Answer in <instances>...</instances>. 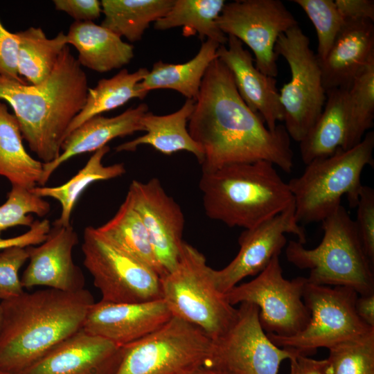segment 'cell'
<instances>
[{"instance_id": "1", "label": "cell", "mask_w": 374, "mask_h": 374, "mask_svg": "<svg viewBox=\"0 0 374 374\" xmlns=\"http://www.w3.org/2000/svg\"><path fill=\"white\" fill-rule=\"evenodd\" d=\"M200 147L202 172L223 166L265 161L290 172L294 154L283 125L269 130L240 96L233 77L218 58L208 67L188 122Z\"/></svg>"}, {"instance_id": "2", "label": "cell", "mask_w": 374, "mask_h": 374, "mask_svg": "<svg viewBox=\"0 0 374 374\" xmlns=\"http://www.w3.org/2000/svg\"><path fill=\"white\" fill-rule=\"evenodd\" d=\"M88 90L87 74L68 46L50 75L38 84L0 75V99L11 106L23 139L43 163L60 154L69 126L84 107Z\"/></svg>"}, {"instance_id": "3", "label": "cell", "mask_w": 374, "mask_h": 374, "mask_svg": "<svg viewBox=\"0 0 374 374\" xmlns=\"http://www.w3.org/2000/svg\"><path fill=\"white\" fill-rule=\"evenodd\" d=\"M91 292L47 288L1 301L0 369L19 374L82 328Z\"/></svg>"}, {"instance_id": "4", "label": "cell", "mask_w": 374, "mask_h": 374, "mask_svg": "<svg viewBox=\"0 0 374 374\" xmlns=\"http://www.w3.org/2000/svg\"><path fill=\"white\" fill-rule=\"evenodd\" d=\"M199 188L206 216L229 227L252 228L294 202L288 184L274 165L265 161L202 172Z\"/></svg>"}, {"instance_id": "5", "label": "cell", "mask_w": 374, "mask_h": 374, "mask_svg": "<svg viewBox=\"0 0 374 374\" xmlns=\"http://www.w3.org/2000/svg\"><path fill=\"white\" fill-rule=\"evenodd\" d=\"M320 244L306 249L299 241L287 243V261L301 269H309L308 283L345 286L358 294L374 293L373 263L366 256L355 221L341 204L322 221Z\"/></svg>"}, {"instance_id": "6", "label": "cell", "mask_w": 374, "mask_h": 374, "mask_svg": "<svg viewBox=\"0 0 374 374\" xmlns=\"http://www.w3.org/2000/svg\"><path fill=\"white\" fill-rule=\"evenodd\" d=\"M374 132L348 150L338 148L330 156L314 159L303 172L287 182L299 223L322 222L341 205L346 195L356 208L363 185L361 175L366 166L373 167Z\"/></svg>"}, {"instance_id": "7", "label": "cell", "mask_w": 374, "mask_h": 374, "mask_svg": "<svg viewBox=\"0 0 374 374\" xmlns=\"http://www.w3.org/2000/svg\"><path fill=\"white\" fill-rule=\"evenodd\" d=\"M204 254L184 242L176 267L160 277L161 299L173 317L201 328L213 340L233 324L238 308L215 285Z\"/></svg>"}, {"instance_id": "8", "label": "cell", "mask_w": 374, "mask_h": 374, "mask_svg": "<svg viewBox=\"0 0 374 374\" xmlns=\"http://www.w3.org/2000/svg\"><path fill=\"white\" fill-rule=\"evenodd\" d=\"M213 339L176 317L144 337L123 346L115 374H190L208 364Z\"/></svg>"}, {"instance_id": "9", "label": "cell", "mask_w": 374, "mask_h": 374, "mask_svg": "<svg viewBox=\"0 0 374 374\" xmlns=\"http://www.w3.org/2000/svg\"><path fill=\"white\" fill-rule=\"evenodd\" d=\"M358 295L348 287H331L307 282L303 294V302L310 313L307 326L290 337L266 334L276 346L306 356L319 348L329 349L363 336L374 330V328L364 323L357 314L355 302Z\"/></svg>"}, {"instance_id": "10", "label": "cell", "mask_w": 374, "mask_h": 374, "mask_svg": "<svg viewBox=\"0 0 374 374\" xmlns=\"http://www.w3.org/2000/svg\"><path fill=\"white\" fill-rule=\"evenodd\" d=\"M274 51L290 69L291 79L279 91L280 102L284 126L299 143L319 118L326 100L319 60L299 25L279 35Z\"/></svg>"}, {"instance_id": "11", "label": "cell", "mask_w": 374, "mask_h": 374, "mask_svg": "<svg viewBox=\"0 0 374 374\" xmlns=\"http://www.w3.org/2000/svg\"><path fill=\"white\" fill-rule=\"evenodd\" d=\"M82 250L84 265L100 292L101 301L127 303L161 299L159 274L117 248L96 228L84 229Z\"/></svg>"}, {"instance_id": "12", "label": "cell", "mask_w": 374, "mask_h": 374, "mask_svg": "<svg viewBox=\"0 0 374 374\" xmlns=\"http://www.w3.org/2000/svg\"><path fill=\"white\" fill-rule=\"evenodd\" d=\"M307 278H284L275 256L268 265L249 282L237 285L225 297L230 304L250 303L259 309V322L266 333L292 337L308 325L310 313L303 300Z\"/></svg>"}, {"instance_id": "13", "label": "cell", "mask_w": 374, "mask_h": 374, "mask_svg": "<svg viewBox=\"0 0 374 374\" xmlns=\"http://www.w3.org/2000/svg\"><path fill=\"white\" fill-rule=\"evenodd\" d=\"M259 309L242 303L230 328L213 340L208 364L227 374H278L280 364L299 355L276 346L259 322Z\"/></svg>"}, {"instance_id": "14", "label": "cell", "mask_w": 374, "mask_h": 374, "mask_svg": "<svg viewBox=\"0 0 374 374\" xmlns=\"http://www.w3.org/2000/svg\"><path fill=\"white\" fill-rule=\"evenodd\" d=\"M217 26L227 36L238 38L254 54L255 66L265 75H278L274 51L279 35L298 25L279 0H238L226 3Z\"/></svg>"}, {"instance_id": "15", "label": "cell", "mask_w": 374, "mask_h": 374, "mask_svg": "<svg viewBox=\"0 0 374 374\" xmlns=\"http://www.w3.org/2000/svg\"><path fill=\"white\" fill-rule=\"evenodd\" d=\"M285 233L295 235L303 244L306 242L305 231L295 217L294 202L283 211L240 234L235 257L224 268L213 269L217 290L225 294L242 279L260 273L287 244Z\"/></svg>"}, {"instance_id": "16", "label": "cell", "mask_w": 374, "mask_h": 374, "mask_svg": "<svg viewBox=\"0 0 374 374\" xmlns=\"http://www.w3.org/2000/svg\"><path fill=\"white\" fill-rule=\"evenodd\" d=\"M126 198L148 233L164 276L176 267L184 242L182 210L155 177L146 182L133 180Z\"/></svg>"}, {"instance_id": "17", "label": "cell", "mask_w": 374, "mask_h": 374, "mask_svg": "<svg viewBox=\"0 0 374 374\" xmlns=\"http://www.w3.org/2000/svg\"><path fill=\"white\" fill-rule=\"evenodd\" d=\"M78 243V234L72 226L53 224L40 245L27 247L29 263L21 278L23 287L44 286L63 292L84 289V274L72 257Z\"/></svg>"}, {"instance_id": "18", "label": "cell", "mask_w": 374, "mask_h": 374, "mask_svg": "<svg viewBox=\"0 0 374 374\" xmlns=\"http://www.w3.org/2000/svg\"><path fill=\"white\" fill-rule=\"evenodd\" d=\"M172 317L162 299L127 303L100 300L90 306L82 329L125 346L152 332Z\"/></svg>"}, {"instance_id": "19", "label": "cell", "mask_w": 374, "mask_h": 374, "mask_svg": "<svg viewBox=\"0 0 374 374\" xmlns=\"http://www.w3.org/2000/svg\"><path fill=\"white\" fill-rule=\"evenodd\" d=\"M123 346L82 328L19 374H115Z\"/></svg>"}, {"instance_id": "20", "label": "cell", "mask_w": 374, "mask_h": 374, "mask_svg": "<svg viewBox=\"0 0 374 374\" xmlns=\"http://www.w3.org/2000/svg\"><path fill=\"white\" fill-rule=\"evenodd\" d=\"M217 55L231 71L246 105L260 116L269 130H275L277 122L284 120L275 78L256 69L251 53L234 36L228 35L226 46L220 45Z\"/></svg>"}, {"instance_id": "21", "label": "cell", "mask_w": 374, "mask_h": 374, "mask_svg": "<svg viewBox=\"0 0 374 374\" xmlns=\"http://www.w3.org/2000/svg\"><path fill=\"white\" fill-rule=\"evenodd\" d=\"M373 59V21L345 20L328 53L319 61L326 92L335 89L348 90L357 75Z\"/></svg>"}, {"instance_id": "22", "label": "cell", "mask_w": 374, "mask_h": 374, "mask_svg": "<svg viewBox=\"0 0 374 374\" xmlns=\"http://www.w3.org/2000/svg\"><path fill=\"white\" fill-rule=\"evenodd\" d=\"M148 112V105L141 103L114 117L97 115L84 122L64 139L59 157L51 162L43 163L44 172L40 186H44L52 173L73 157L95 152L115 138L144 131L141 119Z\"/></svg>"}, {"instance_id": "23", "label": "cell", "mask_w": 374, "mask_h": 374, "mask_svg": "<svg viewBox=\"0 0 374 374\" xmlns=\"http://www.w3.org/2000/svg\"><path fill=\"white\" fill-rule=\"evenodd\" d=\"M66 38L76 48L80 66L99 73L121 69L134 57L133 45L93 21H74Z\"/></svg>"}, {"instance_id": "24", "label": "cell", "mask_w": 374, "mask_h": 374, "mask_svg": "<svg viewBox=\"0 0 374 374\" xmlns=\"http://www.w3.org/2000/svg\"><path fill=\"white\" fill-rule=\"evenodd\" d=\"M194 104L193 100L187 99L180 109L166 115L146 112L141 119L146 134L118 145L116 151L134 152L139 145H148L166 155L187 151L193 154L200 164L203 159L202 151L189 134L187 125Z\"/></svg>"}, {"instance_id": "25", "label": "cell", "mask_w": 374, "mask_h": 374, "mask_svg": "<svg viewBox=\"0 0 374 374\" xmlns=\"http://www.w3.org/2000/svg\"><path fill=\"white\" fill-rule=\"evenodd\" d=\"M220 45L211 39L203 42L195 57L182 64H171L159 60L139 82V89L148 93L159 89L175 90L187 99L196 100L203 77L211 64L217 58Z\"/></svg>"}, {"instance_id": "26", "label": "cell", "mask_w": 374, "mask_h": 374, "mask_svg": "<svg viewBox=\"0 0 374 374\" xmlns=\"http://www.w3.org/2000/svg\"><path fill=\"white\" fill-rule=\"evenodd\" d=\"M348 91L335 89L326 92V100L321 115L299 142L301 159L305 165L343 148L347 131Z\"/></svg>"}, {"instance_id": "27", "label": "cell", "mask_w": 374, "mask_h": 374, "mask_svg": "<svg viewBox=\"0 0 374 374\" xmlns=\"http://www.w3.org/2000/svg\"><path fill=\"white\" fill-rule=\"evenodd\" d=\"M22 139L17 118L0 102V175L6 177L12 186L30 190L41 184L43 162L28 154Z\"/></svg>"}, {"instance_id": "28", "label": "cell", "mask_w": 374, "mask_h": 374, "mask_svg": "<svg viewBox=\"0 0 374 374\" xmlns=\"http://www.w3.org/2000/svg\"><path fill=\"white\" fill-rule=\"evenodd\" d=\"M96 229L117 248L154 270L160 277L163 276L148 233L126 197L114 216Z\"/></svg>"}, {"instance_id": "29", "label": "cell", "mask_w": 374, "mask_h": 374, "mask_svg": "<svg viewBox=\"0 0 374 374\" xmlns=\"http://www.w3.org/2000/svg\"><path fill=\"white\" fill-rule=\"evenodd\" d=\"M225 3L224 0H174L168 12L154 23V28L166 30L182 27L186 37L198 35L226 45L228 36L216 24Z\"/></svg>"}, {"instance_id": "30", "label": "cell", "mask_w": 374, "mask_h": 374, "mask_svg": "<svg viewBox=\"0 0 374 374\" xmlns=\"http://www.w3.org/2000/svg\"><path fill=\"white\" fill-rule=\"evenodd\" d=\"M174 0H103L101 26L130 42L141 39L151 23L163 17Z\"/></svg>"}, {"instance_id": "31", "label": "cell", "mask_w": 374, "mask_h": 374, "mask_svg": "<svg viewBox=\"0 0 374 374\" xmlns=\"http://www.w3.org/2000/svg\"><path fill=\"white\" fill-rule=\"evenodd\" d=\"M148 71L140 68L130 73L123 69L110 78L100 79L95 87L89 88L84 107L69 126L66 136L93 116L116 109L133 98L143 99L148 94L139 89V84Z\"/></svg>"}, {"instance_id": "32", "label": "cell", "mask_w": 374, "mask_h": 374, "mask_svg": "<svg viewBox=\"0 0 374 374\" xmlns=\"http://www.w3.org/2000/svg\"><path fill=\"white\" fill-rule=\"evenodd\" d=\"M109 151L105 145L91 155L86 165L65 184L54 187L36 186L30 191L40 197H51L60 203V217L53 224L68 226L72 210L82 192L92 183L122 176L126 170L123 163L104 166L103 159Z\"/></svg>"}, {"instance_id": "33", "label": "cell", "mask_w": 374, "mask_h": 374, "mask_svg": "<svg viewBox=\"0 0 374 374\" xmlns=\"http://www.w3.org/2000/svg\"><path fill=\"white\" fill-rule=\"evenodd\" d=\"M19 38L18 73L31 84H38L51 73L66 46V35L60 32L48 38L39 27L16 32Z\"/></svg>"}, {"instance_id": "34", "label": "cell", "mask_w": 374, "mask_h": 374, "mask_svg": "<svg viewBox=\"0 0 374 374\" xmlns=\"http://www.w3.org/2000/svg\"><path fill=\"white\" fill-rule=\"evenodd\" d=\"M347 131L343 150L358 144L374 121V59L360 71L348 91Z\"/></svg>"}, {"instance_id": "35", "label": "cell", "mask_w": 374, "mask_h": 374, "mask_svg": "<svg viewBox=\"0 0 374 374\" xmlns=\"http://www.w3.org/2000/svg\"><path fill=\"white\" fill-rule=\"evenodd\" d=\"M328 350V374H374V330Z\"/></svg>"}, {"instance_id": "36", "label": "cell", "mask_w": 374, "mask_h": 374, "mask_svg": "<svg viewBox=\"0 0 374 374\" xmlns=\"http://www.w3.org/2000/svg\"><path fill=\"white\" fill-rule=\"evenodd\" d=\"M306 13L315 28L317 57L322 61L328 53L345 20L332 0H294Z\"/></svg>"}, {"instance_id": "37", "label": "cell", "mask_w": 374, "mask_h": 374, "mask_svg": "<svg viewBox=\"0 0 374 374\" xmlns=\"http://www.w3.org/2000/svg\"><path fill=\"white\" fill-rule=\"evenodd\" d=\"M50 204L25 188L12 186L7 199L0 206V233L16 226H31L34 218L31 213L39 217L47 215Z\"/></svg>"}, {"instance_id": "38", "label": "cell", "mask_w": 374, "mask_h": 374, "mask_svg": "<svg viewBox=\"0 0 374 374\" xmlns=\"http://www.w3.org/2000/svg\"><path fill=\"white\" fill-rule=\"evenodd\" d=\"M27 247L12 246L0 252V300H9L24 292L19 271L28 260Z\"/></svg>"}, {"instance_id": "39", "label": "cell", "mask_w": 374, "mask_h": 374, "mask_svg": "<svg viewBox=\"0 0 374 374\" xmlns=\"http://www.w3.org/2000/svg\"><path fill=\"white\" fill-rule=\"evenodd\" d=\"M355 221L357 231L368 258L374 264V189L362 186Z\"/></svg>"}, {"instance_id": "40", "label": "cell", "mask_w": 374, "mask_h": 374, "mask_svg": "<svg viewBox=\"0 0 374 374\" xmlns=\"http://www.w3.org/2000/svg\"><path fill=\"white\" fill-rule=\"evenodd\" d=\"M19 38L8 31L0 20V75L26 82L18 73Z\"/></svg>"}, {"instance_id": "41", "label": "cell", "mask_w": 374, "mask_h": 374, "mask_svg": "<svg viewBox=\"0 0 374 374\" xmlns=\"http://www.w3.org/2000/svg\"><path fill=\"white\" fill-rule=\"evenodd\" d=\"M57 10L67 13L75 21H93L102 12L100 1L98 0H54Z\"/></svg>"}, {"instance_id": "42", "label": "cell", "mask_w": 374, "mask_h": 374, "mask_svg": "<svg viewBox=\"0 0 374 374\" xmlns=\"http://www.w3.org/2000/svg\"><path fill=\"white\" fill-rule=\"evenodd\" d=\"M50 229L48 220L34 221L29 231L22 235L8 239L0 237V249L12 246L28 247L41 244L46 240Z\"/></svg>"}, {"instance_id": "43", "label": "cell", "mask_w": 374, "mask_h": 374, "mask_svg": "<svg viewBox=\"0 0 374 374\" xmlns=\"http://www.w3.org/2000/svg\"><path fill=\"white\" fill-rule=\"evenodd\" d=\"M335 3L344 20L374 21L373 0H336Z\"/></svg>"}, {"instance_id": "44", "label": "cell", "mask_w": 374, "mask_h": 374, "mask_svg": "<svg viewBox=\"0 0 374 374\" xmlns=\"http://www.w3.org/2000/svg\"><path fill=\"white\" fill-rule=\"evenodd\" d=\"M289 374H328L329 364L327 359H314L306 355H296L290 359Z\"/></svg>"}, {"instance_id": "45", "label": "cell", "mask_w": 374, "mask_h": 374, "mask_svg": "<svg viewBox=\"0 0 374 374\" xmlns=\"http://www.w3.org/2000/svg\"><path fill=\"white\" fill-rule=\"evenodd\" d=\"M355 310L364 323L374 328V293L358 296L355 302Z\"/></svg>"}, {"instance_id": "46", "label": "cell", "mask_w": 374, "mask_h": 374, "mask_svg": "<svg viewBox=\"0 0 374 374\" xmlns=\"http://www.w3.org/2000/svg\"><path fill=\"white\" fill-rule=\"evenodd\" d=\"M190 374H227L210 365L203 366Z\"/></svg>"}, {"instance_id": "47", "label": "cell", "mask_w": 374, "mask_h": 374, "mask_svg": "<svg viewBox=\"0 0 374 374\" xmlns=\"http://www.w3.org/2000/svg\"><path fill=\"white\" fill-rule=\"evenodd\" d=\"M3 308L0 302V330L1 328L2 323H3Z\"/></svg>"}, {"instance_id": "48", "label": "cell", "mask_w": 374, "mask_h": 374, "mask_svg": "<svg viewBox=\"0 0 374 374\" xmlns=\"http://www.w3.org/2000/svg\"><path fill=\"white\" fill-rule=\"evenodd\" d=\"M0 374H12L0 369Z\"/></svg>"}]
</instances>
